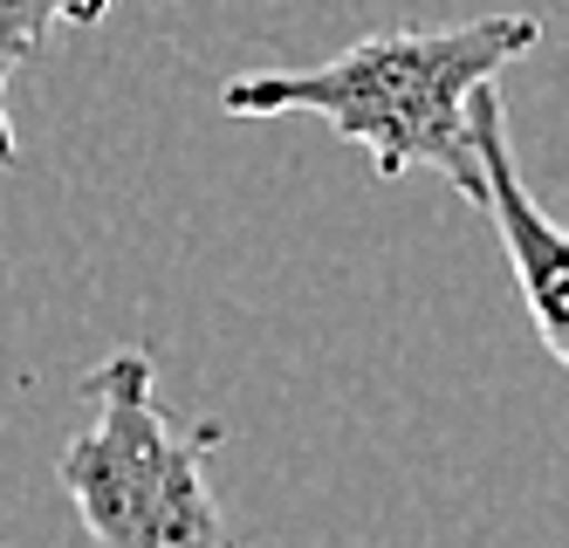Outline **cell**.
Returning a JSON list of instances; mask_svg holds the SVG:
<instances>
[{
	"label": "cell",
	"mask_w": 569,
	"mask_h": 548,
	"mask_svg": "<svg viewBox=\"0 0 569 548\" xmlns=\"http://www.w3.org/2000/svg\"><path fill=\"white\" fill-rule=\"evenodd\" d=\"M542 41L536 14H480L460 28H391L296 76H240L220 90L227 117H322L343 145L371 151L378 179L439 172L480 199L473 90Z\"/></svg>",
	"instance_id": "cell-1"
},
{
	"label": "cell",
	"mask_w": 569,
	"mask_h": 548,
	"mask_svg": "<svg viewBox=\"0 0 569 548\" xmlns=\"http://www.w3.org/2000/svg\"><path fill=\"white\" fill-rule=\"evenodd\" d=\"M83 432L62 446V494L97 548H233L207 487L220 426H172L151 391V357L117 350L83 377Z\"/></svg>",
	"instance_id": "cell-2"
},
{
	"label": "cell",
	"mask_w": 569,
	"mask_h": 548,
	"mask_svg": "<svg viewBox=\"0 0 569 548\" xmlns=\"http://www.w3.org/2000/svg\"><path fill=\"white\" fill-rule=\"evenodd\" d=\"M473 165H480V199L473 206L501 233V255L515 268L521 309H528V322H536L542 350L556 363H569V240L536 206V192H528L521 165L508 151V110L495 97V82L473 90Z\"/></svg>",
	"instance_id": "cell-3"
},
{
	"label": "cell",
	"mask_w": 569,
	"mask_h": 548,
	"mask_svg": "<svg viewBox=\"0 0 569 548\" xmlns=\"http://www.w3.org/2000/svg\"><path fill=\"white\" fill-rule=\"evenodd\" d=\"M103 14H110V0H0V90H8L14 62L49 49V34L97 28Z\"/></svg>",
	"instance_id": "cell-4"
},
{
	"label": "cell",
	"mask_w": 569,
	"mask_h": 548,
	"mask_svg": "<svg viewBox=\"0 0 569 548\" xmlns=\"http://www.w3.org/2000/svg\"><path fill=\"white\" fill-rule=\"evenodd\" d=\"M8 165H21V151H14V123H8V103H0V172Z\"/></svg>",
	"instance_id": "cell-5"
}]
</instances>
